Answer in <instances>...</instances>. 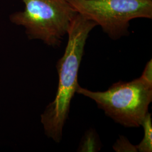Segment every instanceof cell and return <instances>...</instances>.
Wrapping results in <instances>:
<instances>
[{
    "instance_id": "6",
    "label": "cell",
    "mask_w": 152,
    "mask_h": 152,
    "mask_svg": "<svg viewBox=\"0 0 152 152\" xmlns=\"http://www.w3.org/2000/svg\"><path fill=\"white\" fill-rule=\"evenodd\" d=\"M99 149L96 137L93 132H87L79 148L80 152H95Z\"/></svg>"
},
{
    "instance_id": "4",
    "label": "cell",
    "mask_w": 152,
    "mask_h": 152,
    "mask_svg": "<svg viewBox=\"0 0 152 152\" xmlns=\"http://www.w3.org/2000/svg\"><path fill=\"white\" fill-rule=\"evenodd\" d=\"M67 1L77 13L100 26L113 39L128 34L132 20L152 18L151 0Z\"/></svg>"
},
{
    "instance_id": "2",
    "label": "cell",
    "mask_w": 152,
    "mask_h": 152,
    "mask_svg": "<svg viewBox=\"0 0 152 152\" xmlns=\"http://www.w3.org/2000/svg\"><path fill=\"white\" fill-rule=\"evenodd\" d=\"M76 92L90 98L109 117L125 127H139L152 100V82L142 76L114 83L105 91H92L80 85Z\"/></svg>"
},
{
    "instance_id": "8",
    "label": "cell",
    "mask_w": 152,
    "mask_h": 152,
    "mask_svg": "<svg viewBox=\"0 0 152 152\" xmlns=\"http://www.w3.org/2000/svg\"><path fill=\"white\" fill-rule=\"evenodd\" d=\"M142 76L147 81L152 82V60H149L145 65V69L142 73Z\"/></svg>"
},
{
    "instance_id": "5",
    "label": "cell",
    "mask_w": 152,
    "mask_h": 152,
    "mask_svg": "<svg viewBox=\"0 0 152 152\" xmlns=\"http://www.w3.org/2000/svg\"><path fill=\"white\" fill-rule=\"evenodd\" d=\"M144 135L142 141L136 145L138 152H152V124L151 114L148 113L142 121Z\"/></svg>"
},
{
    "instance_id": "9",
    "label": "cell",
    "mask_w": 152,
    "mask_h": 152,
    "mask_svg": "<svg viewBox=\"0 0 152 152\" xmlns=\"http://www.w3.org/2000/svg\"><path fill=\"white\" fill-rule=\"evenodd\" d=\"M151 1H152V0H151Z\"/></svg>"
},
{
    "instance_id": "3",
    "label": "cell",
    "mask_w": 152,
    "mask_h": 152,
    "mask_svg": "<svg viewBox=\"0 0 152 152\" xmlns=\"http://www.w3.org/2000/svg\"><path fill=\"white\" fill-rule=\"evenodd\" d=\"M24 10L10 15V22L25 29L30 39L58 47L76 11L67 0H22Z\"/></svg>"
},
{
    "instance_id": "1",
    "label": "cell",
    "mask_w": 152,
    "mask_h": 152,
    "mask_svg": "<svg viewBox=\"0 0 152 152\" xmlns=\"http://www.w3.org/2000/svg\"><path fill=\"white\" fill-rule=\"evenodd\" d=\"M96 26L94 22L76 13L68 28L65 51L56 64L59 76L57 92L54 100L41 115L45 134L56 142L61 140L71 101L79 85L78 71L87 38Z\"/></svg>"
},
{
    "instance_id": "7",
    "label": "cell",
    "mask_w": 152,
    "mask_h": 152,
    "mask_svg": "<svg viewBox=\"0 0 152 152\" xmlns=\"http://www.w3.org/2000/svg\"><path fill=\"white\" fill-rule=\"evenodd\" d=\"M113 149L116 152H138L137 147L131 144L126 137H120L113 145Z\"/></svg>"
}]
</instances>
